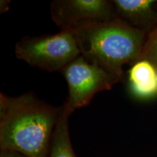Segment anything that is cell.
<instances>
[{"label": "cell", "mask_w": 157, "mask_h": 157, "mask_svg": "<svg viewBox=\"0 0 157 157\" xmlns=\"http://www.w3.org/2000/svg\"><path fill=\"white\" fill-rule=\"evenodd\" d=\"M139 59L151 62L157 67V28L149 32Z\"/></svg>", "instance_id": "9"}, {"label": "cell", "mask_w": 157, "mask_h": 157, "mask_svg": "<svg viewBox=\"0 0 157 157\" xmlns=\"http://www.w3.org/2000/svg\"><path fill=\"white\" fill-rule=\"evenodd\" d=\"M82 56L124 78V65L139 60L147 33L120 19L86 23L71 31Z\"/></svg>", "instance_id": "2"}, {"label": "cell", "mask_w": 157, "mask_h": 157, "mask_svg": "<svg viewBox=\"0 0 157 157\" xmlns=\"http://www.w3.org/2000/svg\"><path fill=\"white\" fill-rule=\"evenodd\" d=\"M127 87L133 97L139 100L157 98V67L145 59L131 64L127 71Z\"/></svg>", "instance_id": "7"}, {"label": "cell", "mask_w": 157, "mask_h": 157, "mask_svg": "<svg viewBox=\"0 0 157 157\" xmlns=\"http://www.w3.org/2000/svg\"><path fill=\"white\" fill-rule=\"evenodd\" d=\"M63 107L55 108L33 93L17 97L0 94L1 150L29 157H48Z\"/></svg>", "instance_id": "1"}, {"label": "cell", "mask_w": 157, "mask_h": 157, "mask_svg": "<svg viewBox=\"0 0 157 157\" xmlns=\"http://www.w3.org/2000/svg\"><path fill=\"white\" fill-rule=\"evenodd\" d=\"M0 157H29L18 152L10 150H1Z\"/></svg>", "instance_id": "10"}, {"label": "cell", "mask_w": 157, "mask_h": 157, "mask_svg": "<svg viewBox=\"0 0 157 157\" xmlns=\"http://www.w3.org/2000/svg\"><path fill=\"white\" fill-rule=\"evenodd\" d=\"M68 87L63 109L68 116L90 103L95 94L111 90L121 78L80 55L60 71Z\"/></svg>", "instance_id": "4"}, {"label": "cell", "mask_w": 157, "mask_h": 157, "mask_svg": "<svg viewBox=\"0 0 157 157\" xmlns=\"http://www.w3.org/2000/svg\"><path fill=\"white\" fill-rule=\"evenodd\" d=\"M116 15L147 34L157 28V0H113Z\"/></svg>", "instance_id": "6"}, {"label": "cell", "mask_w": 157, "mask_h": 157, "mask_svg": "<svg viewBox=\"0 0 157 157\" xmlns=\"http://www.w3.org/2000/svg\"><path fill=\"white\" fill-rule=\"evenodd\" d=\"M50 13L60 31L117 18L113 1L109 0H55L50 4Z\"/></svg>", "instance_id": "5"}, {"label": "cell", "mask_w": 157, "mask_h": 157, "mask_svg": "<svg viewBox=\"0 0 157 157\" xmlns=\"http://www.w3.org/2000/svg\"><path fill=\"white\" fill-rule=\"evenodd\" d=\"M68 117L63 109L62 114L55 128L48 157H76L71 143Z\"/></svg>", "instance_id": "8"}, {"label": "cell", "mask_w": 157, "mask_h": 157, "mask_svg": "<svg viewBox=\"0 0 157 157\" xmlns=\"http://www.w3.org/2000/svg\"><path fill=\"white\" fill-rule=\"evenodd\" d=\"M15 54L31 66L60 72L81 52L74 33L60 31L55 34L24 37L16 44Z\"/></svg>", "instance_id": "3"}]
</instances>
